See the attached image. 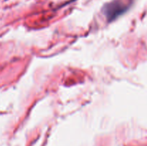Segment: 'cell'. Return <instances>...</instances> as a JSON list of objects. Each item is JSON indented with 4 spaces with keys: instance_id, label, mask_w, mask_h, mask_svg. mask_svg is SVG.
Here are the masks:
<instances>
[{
    "instance_id": "6da1fadb",
    "label": "cell",
    "mask_w": 147,
    "mask_h": 146,
    "mask_svg": "<svg viewBox=\"0 0 147 146\" xmlns=\"http://www.w3.org/2000/svg\"><path fill=\"white\" fill-rule=\"evenodd\" d=\"M126 6L123 5L121 1H115L111 3H109L106 6L104 9L105 13L109 18L114 19L120 14L125 11Z\"/></svg>"
}]
</instances>
